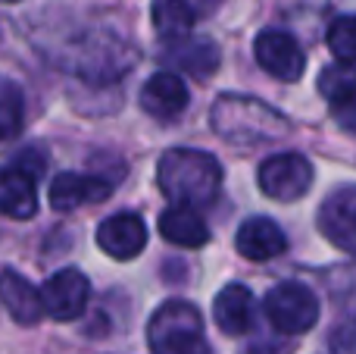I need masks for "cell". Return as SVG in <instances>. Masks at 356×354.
Instances as JSON below:
<instances>
[{
	"label": "cell",
	"mask_w": 356,
	"mask_h": 354,
	"mask_svg": "<svg viewBox=\"0 0 356 354\" xmlns=\"http://www.w3.org/2000/svg\"><path fill=\"white\" fill-rule=\"evenodd\" d=\"M156 182L172 204L207 207L222 188V167L207 151L172 148L156 163Z\"/></svg>",
	"instance_id": "6da1fadb"
},
{
	"label": "cell",
	"mask_w": 356,
	"mask_h": 354,
	"mask_svg": "<svg viewBox=\"0 0 356 354\" xmlns=\"http://www.w3.org/2000/svg\"><path fill=\"white\" fill-rule=\"evenodd\" d=\"M216 135L232 144H263L288 135V119L269 104L247 94H222L209 110Z\"/></svg>",
	"instance_id": "7a4b0ae2"
},
{
	"label": "cell",
	"mask_w": 356,
	"mask_h": 354,
	"mask_svg": "<svg viewBox=\"0 0 356 354\" xmlns=\"http://www.w3.org/2000/svg\"><path fill=\"white\" fill-rule=\"evenodd\" d=\"M147 342L154 354H209L203 317L191 301H166L147 323Z\"/></svg>",
	"instance_id": "3957f363"
},
{
	"label": "cell",
	"mask_w": 356,
	"mask_h": 354,
	"mask_svg": "<svg viewBox=\"0 0 356 354\" xmlns=\"http://www.w3.org/2000/svg\"><path fill=\"white\" fill-rule=\"evenodd\" d=\"M269 323L284 336H300L319 323V298L303 282H282L263 301Z\"/></svg>",
	"instance_id": "277c9868"
},
{
	"label": "cell",
	"mask_w": 356,
	"mask_h": 354,
	"mask_svg": "<svg viewBox=\"0 0 356 354\" xmlns=\"http://www.w3.org/2000/svg\"><path fill=\"white\" fill-rule=\"evenodd\" d=\"M309 185H313V163L297 151L275 154L259 167V188L272 201H282V204L300 201L309 192Z\"/></svg>",
	"instance_id": "5b68a950"
},
{
	"label": "cell",
	"mask_w": 356,
	"mask_h": 354,
	"mask_svg": "<svg viewBox=\"0 0 356 354\" xmlns=\"http://www.w3.org/2000/svg\"><path fill=\"white\" fill-rule=\"evenodd\" d=\"M253 54H257L259 66L278 82H297L307 69V56H303L297 38L282 29L259 31L257 41H253Z\"/></svg>",
	"instance_id": "8992f818"
},
{
	"label": "cell",
	"mask_w": 356,
	"mask_h": 354,
	"mask_svg": "<svg viewBox=\"0 0 356 354\" xmlns=\"http://www.w3.org/2000/svg\"><path fill=\"white\" fill-rule=\"evenodd\" d=\"M41 295H44V311L54 320H60V323H69V320H79L85 314L88 298H91V282L85 279L81 270L66 267L44 282Z\"/></svg>",
	"instance_id": "52a82bcc"
},
{
	"label": "cell",
	"mask_w": 356,
	"mask_h": 354,
	"mask_svg": "<svg viewBox=\"0 0 356 354\" xmlns=\"http://www.w3.org/2000/svg\"><path fill=\"white\" fill-rule=\"evenodd\" d=\"M319 232L338 251L356 257V185H341L322 201Z\"/></svg>",
	"instance_id": "ba28073f"
},
{
	"label": "cell",
	"mask_w": 356,
	"mask_h": 354,
	"mask_svg": "<svg viewBox=\"0 0 356 354\" xmlns=\"http://www.w3.org/2000/svg\"><path fill=\"white\" fill-rule=\"evenodd\" d=\"M147 245V226L138 213H113L97 226V248L113 261H135Z\"/></svg>",
	"instance_id": "9c48e42d"
},
{
	"label": "cell",
	"mask_w": 356,
	"mask_h": 354,
	"mask_svg": "<svg viewBox=\"0 0 356 354\" xmlns=\"http://www.w3.org/2000/svg\"><path fill=\"white\" fill-rule=\"evenodd\" d=\"M116 182L110 176H81V173H60L50 182V207L56 210H75V207L100 204L116 192Z\"/></svg>",
	"instance_id": "30bf717a"
},
{
	"label": "cell",
	"mask_w": 356,
	"mask_h": 354,
	"mask_svg": "<svg viewBox=\"0 0 356 354\" xmlns=\"http://www.w3.org/2000/svg\"><path fill=\"white\" fill-rule=\"evenodd\" d=\"M188 85L178 72H156L141 88V110L163 123L181 116L188 110Z\"/></svg>",
	"instance_id": "8fae6325"
},
{
	"label": "cell",
	"mask_w": 356,
	"mask_h": 354,
	"mask_svg": "<svg viewBox=\"0 0 356 354\" xmlns=\"http://www.w3.org/2000/svg\"><path fill=\"white\" fill-rule=\"evenodd\" d=\"M234 248L247 261H272V257L284 254L288 238H284L282 226L269 217H250L241 223L238 236H234Z\"/></svg>",
	"instance_id": "7c38bea8"
},
{
	"label": "cell",
	"mask_w": 356,
	"mask_h": 354,
	"mask_svg": "<svg viewBox=\"0 0 356 354\" xmlns=\"http://www.w3.org/2000/svg\"><path fill=\"white\" fill-rule=\"evenodd\" d=\"M253 307H257V301H253L250 288L241 286V282H232L216 295L213 320L225 336H244L253 326Z\"/></svg>",
	"instance_id": "4fadbf2b"
},
{
	"label": "cell",
	"mask_w": 356,
	"mask_h": 354,
	"mask_svg": "<svg viewBox=\"0 0 356 354\" xmlns=\"http://www.w3.org/2000/svg\"><path fill=\"white\" fill-rule=\"evenodd\" d=\"M0 210L10 220H29L38 210V188H35V169L22 163H10L0 182Z\"/></svg>",
	"instance_id": "5bb4252c"
},
{
	"label": "cell",
	"mask_w": 356,
	"mask_h": 354,
	"mask_svg": "<svg viewBox=\"0 0 356 354\" xmlns=\"http://www.w3.org/2000/svg\"><path fill=\"white\" fill-rule=\"evenodd\" d=\"M3 305H6V314L19 326H35L47 314L44 311V295L29 279H22L13 267L3 270Z\"/></svg>",
	"instance_id": "9a60e30c"
},
{
	"label": "cell",
	"mask_w": 356,
	"mask_h": 354,
	"mask_svg": "<svg viewBox=\"0 0 356 354\" xmlns=\"http://www.w3.org/2000/svg\"><path fill=\"white\" fill-rule=\"evenodd\" d=\"M160 236L178 248H203L209 242V229L200 213L188 204H172L160 213Z\"/></svg>",
	"instance_id": "2e32d148"
},
{
	"label": "cell",
	"mask_w": 356,
	"mask_h": 354,
	"mask_svg": "<svg viewBox=\"0 0 356 354\" xmlns=\"http://www.w3.org/2000/svg\"><path fill=\"white\" fill-rule=\"evenodd\" d=\"M169 60L178 63V69L197 75V79H209L219 69V47L209 38H194V41H175V50L169 54Z\"/></svg>",
	"instance_id": "e0dca14e"
},
{
	"label": "cell",
	"mask_w": 356,
	"mask_h": 354,
	"mask_svg": "<svg viewBox=\"0 0 356 354\" xmlns=\"http://www.w3.org/2000/svg\"><path fill=\"white\" fill-rule=\"evenodd\" d=\"M194 25L191 0H154V29L166 44L181 41Z\"/></svg>",
	"instance_id": "ac0fdd59"
},
{
	"label": "cell",
	"mask_w": 356,
	"mask_h": 354,
	"mask_svg": "<svg viewBox=\"0 0 356 354\" xmlns=\"http://www.w3.org/2000/svg\"><path fill=\"white\" fill-rule=\"evenodd\" d=\"M319 91L325 94L328 104H344V100L356 98V72L353 69H347L344 63H338V66H325L319 75Z\"/></svg>",
	"instance_id": "d6986e66"
},
{
	"label": "cell",
	"mask_w": 356,
	"mask_h": 354,
	"mask_svg": "<svg viewBox=\"0 0 356 354\" xmlns=\"http://www.w3.org/2000/svg\"><path fill=\"white\" fill-rule=\"evenodd\" d=\"M25 119V104H22V91L13 79H3L0 85V129H3V138H16L19 129H22Z\"/></svg>",
	"instance_id": "ffe728a7"
},
{
	"label": "cell",
	"mask_w": 356,
	"mask_h": 354,
	"mask_svg": "<svg viewBox=\"0 0 356 354\" xmlns=\"http://www.w3.org/2000/svg\"><path fill=\"white\" fill-rule=\"evenodd\" d=\"M328 50L338 56L341 63H353L356 60V16H338L328 25Z\"/></svg>",
	"instance_id": "44dd1931"
},
{
	"label": "cell",
	"mask_w": 356,
	"mask_h": 354,
	"mask_svg": "<svg viewBox=\"0 0 356 354\" xmlns=\"http://www.w3.org/2000/svg\"><path fill=\"white\" fill-rule=\"evenodd\" d=\"M332 354H356V323H341L328 339Z\"/></svg>",
	"instance_id": "7402d4cb"
},
{
	"label": "cell",
	"mask_w": 356,
	"mask_h": 354,
	"mask_svg": "<svg viewBox=\"0 0 356 354\" xmlns=\"http://www.w3.org/2000/svg\"><path fill=\"white\" fill-rule=\"evenodd\" d=\"M332 116L341 123V129L356 132V98L344 100V104H334V107H332Z\"/></svg>",
	"instance_id": "603a6c76"
},
{
	"label": "cell",
	"mask_w": 356,
	"mask_h": 354,
	"mask_svg": "<svg viewBox=\"0 0 356 354\" xmlns=\"http://www.w3.org/2000/svg\"><path fill=\"white\" fill-rule=\"evenodd\" d=\"M3 3H16V0H3Z\"/></svg>",
	"instance_id": "cb8c5ba5"
}]
</instances>
